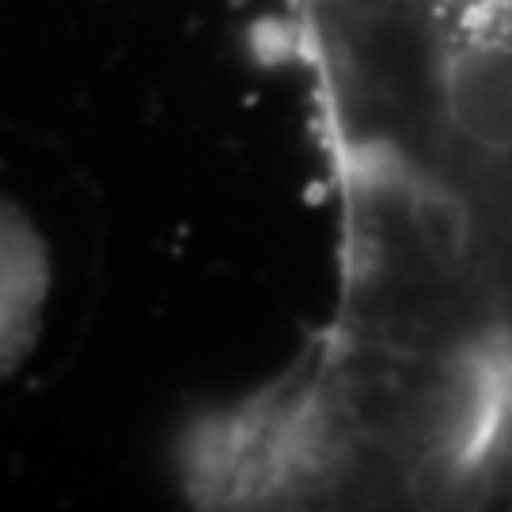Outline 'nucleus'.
<instances>
[{
    "instance_id": "1",
    "label": "nucleus",
    "mask_w": 512,
    "mask_h": 512,
    "mask_svg": "<svg viewBox=\"0 0 512 512\" xmlns=\"http://www.w3.org/2000/svg\"><path fill=\"white\" fill-rule=\"evenodd\" d=\"M54 251L35 217L0 194V387L35 357L50 323Z\"/></svg>"
}]
</instances>
